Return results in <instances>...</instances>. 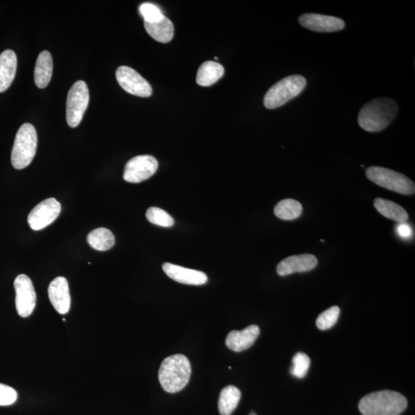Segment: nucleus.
I'll use <instances>...</instances> for the list:
<instances>
[{
	"instance_id": "3",
	"label": "nucleus",
	"mask_w": 415,
	"mask_h": 415,
	"mask_svg": "<svg viewBox=\"0 0 415 415\" xmlns=\"http://www.w3.org/2000/svg\"><path fill=\"white\" fill-rule=\"evenodd\" d=\"M408 407L404 395L393 391H380L365 396L358 404L363 415H399Z\"/></svg>"
},
{
	"instance_id": "28",
	"label": "nucleus",
	"mask_w": 415,
	"mask_h": 415,
	"mask_svg": "<svg viewBox=\"0 0 415 415\" xmlns=\"http://www.w3.org/2000/svg\"><path fill=\"white\" fill-rule=\"evenodd\" d=\"M139 12L144 18L145 22L156 23L162 21L165 16L158 6L152 4H144L139 7Z\"/></svg>"
},
{
	"instance_id": "20",
	"label": "nucleus",
	"mask_w": 415,
	"mask_h": 415,
	"mask_svg": "<svg viewBox=\"0 0 415 415\" xmlns=\"http://www.w3.org/2000/svg\"><path fill=\"white\" fill-rule=\"evenodd\" d=\"M144 26L149 35L157 42L167 43L173 40L174 26L167 17L156 23L144 22Z\"/></svg>"
},
{
	"instance_id": "1",
	"label": "nucleus",
	"mask_w": 415,
	"mask_h": 415,
	"mask_svg": "<svg viewBox=\"0 0 415 415\" xmlns=\"http://www.w3.org/2000/svg\"><path fill=\"white\" fill-rule=\"evenodd\" d=\"M398 112V104L393 99H375L362 108L357 118L358 124L370 133H377L389 126Z\"/></svg>"
},
{
	"instance_id": "29",
	"label": "nucleus",
	"mask_w": 415,
	"mask_h": 415,
	"mask_svg": "<svg viewBox=\"0 0 415 415\" xmlns=\"http://www.w3.org/2000/svg\"><path fill=\"white\" fill-rule=\"evenodd\" d=\"M18 394L11 386L0 383V406H8L14 404Z\"/></svg>"
},
{
	"instance_id": "7",
	"label": "nucleus",
	"mask_w": 415,
	"mask_h": 415,
	"mask_svg": "<svg viewBox=\"0 0 415 415\" xmlns=\"http://www.w3.org/2000/svg\"><path fill=\"white\" fill-rule=\"evenodd\" d=\"M90 102V92L86 82L78 81L69 91L67 100V121L70 127H77Z\"/></svg>"
},
{
	"instance_id": "5",
	"label": "nucleus",
	"mask_w": 415,
	"mask_h": 415,
	"mask_svg": "<svg viewBox=\"0 0 415 415\" xmlns=\"http://www.w3.org/2000/svg\"><path fill=\"white\" fill-rule=\"evenodd\" d=\"M37 134L34 126L25 124L18 130L11 154L13 166L20 171L32 163L37 148Z\"/></svg>"
},
{
	"instance_id": "22",
	"label": "nucleus",
	"mask_w": 415,
	"mask_h": 415,
	"mask_svg": "<svg viewBox=\"0 0 415 415\" xmlns=\"http://www.w3.org/2000/svg\"><path fill=\"white\" fill-rule=\"evenodd\" d=\"M241 391L237 387L229 385L222 390L219 399V410L222 415H230L237 408L241 399Z\"/></svg>"
},
{
	"instance_id": "23",
	"label": "nucleus",
	"mask_w": 415,
	"mask_h": 415,
	"mask_svg": "<svg viewBox=\"0 0 415 415\" xmlns=\"http://www.w3.org/2000/svg\"><path fill=\"white\" fill-rule=\"evenodd\" d=\"M90 247L97 251H107L114 247L115 237L112 232L106 228H99L92 231L87 237Z\"/></svg>"
},
{
	"instance_id": "31",
	"label": "nucleus",
	"mask_w": 415,
	"mask_h": 415,
	"mask_svg": "<svg viewBox=\"0 0 415 415\" xmlns=\"http://www.w3.org/2000/svg\"><path fill=\"white\" fill-rule=\"evenodd\" d=\"M249 415H257V414L256 413L251 412V413L249 414Z\"/></svg>"
},
{
	"instance_id": "30",
	"label": "nucleus",
	"mask_w": 415,
	"mask_h": 415,
	"mask_svg": "<svg viewBox=\"0 0 415 415\" xmlns=\"http://www.w3.org/2000/svg\"><path fill=\"white\" fill-rule=\"evenodd\" d=\"M396 231L399 234V237L402 239H408L411 238L413 235V230L411 226L406 222H400Z\"/></svg>"
},
{
	"instance_id": "6",
	"label": "nucleus",
	"mask_w": 415,
	"mask_h": 415,
	"mask_svg": "<svg viewBox=\"0 0 415 415\" xmlns=\"http://www.w3.org/2000/svg\"><path fill=\"white\" fill-rule=\"evenodd\" d=\"M366 176L372 183L387 190L402 195H412L415 193L414 183L411 179L392 169L372 166L366 169Z\"/></svg>"
},
{
	"instance_id": "4",
	"label": "nucleus",
	"mask_w": 415,
	"mask_h": 415,
	"mask_svg": "<svg viewBox=\"0 0 415 415\" xmlns=\"http://www.w3.org/2000/svg\"><path fill=\"white\" fill-rule=\"evenodd\" d=\"M307 81L303 75H290L272 86L264 97V106L268 109L279 108L297 97L304 90Z\"/></svg>"
},
{
	"instance_id": "12",
	"label": "nucleus",
	"mask_w": 415,
	"mask_h": 415,
	"mask_svg": "<svg viewBox=\"0 0 415 415\" xmlns=\"http://www.w3.org/2000/svg\"><path fill=\"white\" fill-rule=\"evenodd\" d=\"M299 23L311 31L318 33H333L343 31L345 22L338 17L316 14L301 15Z\"/></svg>"
},
{
	"instance_id": "2",
	"label": "nucleus",
	"mask_w": 415,
	"mask_h": 415,
	"mask_svg": "<svg viewBox=\"0 0 415 415\" xmlns=\"http://www.w3.org/2000/svg\"><path fill=\"white\" fill-rule=\"evenodd\" d=\"M191 373L190 360L183 355H174L167 357L162 362L158 371V380L166 392L176 393L188 384Z\"/></svg>"
},
{
	"instance_id": "21",
	"label": "nucleus",
	"mask_w": 415,
	"mask_h": 415,
	"mask_svg": "<svg viewBox=\"0 0 415 415\" xmlns=\"http://www.w3.org/2000/svg\"><path fill=\"white\" fill-rule=\"evenodd\" d=\"M375 209L385 217V218L400 222H406L409 219V215L406 210L401 205L395 203L381 199H376L374 202Z\"/></svg>"
},
{
	"instance_id": "24",
	"label": "nucleus",
	"mask_w": 415,
	"mask_h": 415,
	"mask_svg": "<svg viewBox=\"0 0 415 415\" xmlns=\"http://www.w3.org/2000/svg\"><path fill=\"white\" fill-rule=\"evenodd\" d=\"M274 212L280 220H294L298 219L303 212V205L295 200H284L276 205Z\"/></svg>"
},
{
	"instance_id": "16",
	"label": "nucleus",
	"mask_w": 415,
	"mask_h": 415,
	"mask_svg": "<svg viewBox=\"0 0 415 415\" xmlns=\"http://www.w3.org/2000/svg\"><path fill=\"white\" fill-rule=\"evenodd\" d=\"M260 335V328L257 325H252L242 331H232L225 339V344L230 350L241 352L247 350L257 340Z\"/></svg>"
},
{
	"instance_id": "14",
	"label": "nucleus",
	"mask_w": 415,
	"mask_h": 415,
	"mask_svg": "<svg viewBox=\"0 0 415 415\" xmlns=\"http://www.w3.org/2000/svg\"><path fill=\"white\" fill-rule=\"evenodd\" d=\"M163 269L166 274L174 281L185 285L202 286L205 284L208 276L204 272L165 263Z\"/></svg>"
},
{
	"instance_id": "18",
	"label": "nucleus",
	"mask_w": 415,
	"mask_h": 415,
	"mask_svg": "<svg viewBox=\"0 0 415 415\" xmlns=\"http://www.w3.org/2000/svg\"><path fill=\"white\" fill-rule=\"evenodd\" d=\"M53 70L52 55L48 51H43L38 56L34 71L36 87L45 89L50 82Z\"/></svg>"
},
{
	"instance_id": "11",
	"label": "nucleus",
	"mask_w": 415,
	"mask_h": 415,
	"mask_svg": "<svg viewBox=\"0 0 415 415\" xmlns=\"http://www.w3.org/2000/svg\"><path fill=\"white\" fill-rule=\"evenodd\" d=\"M61 212V204L54 199H47L38 204L28 216V223L34 231H39L52 224Z\"/></svg>"
},
{
	"instance_id": "19",
	"label": "nucleus",
	"mask_w": 415,
	"mask_h": 415,
	"mask_svg": "<svg viewBox=\"0 0 415 415\" xmlns=\"http://www.w3.org/2000/svg\"><path fill=\"white\" fill-rule=\"evenodd\" d=\"M222 65L213 61H207L200 65L196 75V82L201 87H210L219 81L224 75Z\"/></svg>"
},
{
	"instance_id": "27",
	"label": "nucleus",
	"mask_w": 415,
	"mask_h": 415,
	"mask_svg": "<svg viewBox=\"0 0 415 415\" xmlns=\"http://www.w3.org/2000/svg\"><path fill=\"white\" fill-rule=\"evenodd\" d=\"M311 360L309 357L303 352H298L292 360L291 373L298 379H303L309 370Z\"/></svg>"
},
{
	"instance_id": "25",
	"label": "nucleus",
	"mask_w": 415,
	"mask_h": 415,
	"mask_svg": "<svg viewBox=\"0 0 415 415\" xmlns=\"http://www.w3.org/2000/svg\"><path fill=\"white\" fill-rule=\"evenodd\" d=\"M146 216L149 222L162 227H172L175 223L171 215L158 207H150Z\"/></svg>"
},
{
	"instance_id": "17",
	"label": "nucleus",
	"mask_w": 415,
	"mask_h": 415,
	"mask_svg": "<svg viewBox=\"0 0 415 415\" xmlns=\"http://www.w3.org/2000/svg\"><path fill=\"white\" fill-rule=\"evenodd\" d=\"M17 69L16 53L11 50L0 54V92L6 91L13 83Z\"/></svg>"
},
{
	"instance_id": "10",
	"label": "nucleus",
	"mask_w": 415,
	"mask_h": 415,
	"mask_svg": "<svg viewBox=\"0 0 415 415\" xmlns=\"http://www.w3.org/2000/svg\"><path fill=\"white\" fill-rule=\"evenodd\" d=\"M119 86L131 95L149 97L153 94L151 85L134 69L122 65L116 72Z\"/></svg>"
},
{
	"instance_id": "8",
	"label": "nucleus",
	"mask_w": 415,
	"mask_h": 415,
	"mask_svg": "<svg viewBox=\"0 0 415 415\" xmlns=\"http://www.w3.org/2000/svg\"><path fill=\"white\" fill-rule=\"evenodd\" d=\"M156 158L152 156H138L131 158L124 169V180L130 183H139L147 180L157 171Z\"/></svg>"
},
{
	"instance_id": "15",
	"label": "nucleus",
	"mask_w": 415,
	"mask_h": 415,
	"mask_svg": "<svg viewBox=\"0 0 415 415\" xmlns=\"http://www.w3.org/2000/svg\"><path fill=\"white\" fill-rule=\"evenodd\" d=\"M317 264L318 259L313 254L290 257L279 264L277 273L280 276H286L296 272H306L314 269Z\"/></svg>"
},
{
	"instance_id": "26",
	"label": "nucleus",
	"mask_w": 415,
	"mask_h": 415,
	"mask_svg": "<svg viewBox=\"0 0 415 415\" xmlns=\"http://www.w3.org/2000/svg\"><path fill=\"white\" fill-rule=\"evenodd\" d=\"M339 315H340V308L338 306L329 308L318 317L317 327L323 331L331 328L338 322Z\"/></svg>"
},
{
	"instance_id": "13",
	"label": "nucleus",
	"mask_w": 415,
	"mask_h": 415,
	"mask_svg": "<svg viewBox=\"0 0 415 415\" xmlns=\"http://www.w3.org/2000/svg\"><path fill=\"white\" fill-rule=\"evenodd\" d=\"M48 295L51 304L58 313L65 315L69 313L71 297L67 279L58 277L52 281L48 289Z\"/></svg>"
},
{
	"instance_id": "9",
	"label": "nucleus",
	"mask_w": 415,
	"mask_h": 415,
	"mask_svg": "<svg viewBox=\"0 0 415 415\" xmlns=\"http://www.w3.org/2000/svg\"><path fill=\"white\" fill-rule=\"evenodd\" d=\"M16 308L22 318L32 315L36 304V294L31 279L26 275L18 276L14 281Z\"/></svg>"
}]
</instances>
